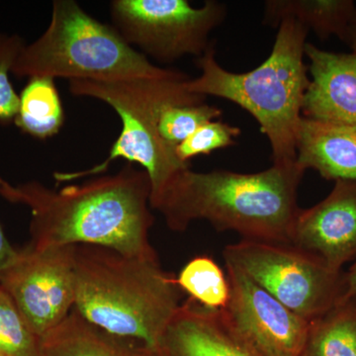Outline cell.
<instances>
[{
  "label": "cell",
  "mask_w": 356,
  "mask_h": 356,
  "mask_svg": "<svg viewBox=\"0 0 356 356\" xmlns=\"http://www.w3.org/2000/svg\"><path fill=\"white\" fill-rule=\"evenodd\" d=\"M40 339L0 286V356H39Z\"/></svg>",
  "instance_id": "44dd1931"
},
{
  "label": "cell",
  "mask_w": 356,
  "mask_h": 356,
  "mask_svg": "<svg viewBox=\"0 0 356 356\" xmlns=\"http://www.w3.org/2000/svg\"><path fill=\"white\" fill-rule=\"evenodd\" d=\"M303 356H356V298L311 321Z\"/></svg>",
  "instance_id": "ac0fdd59"
},
{
  "label": "cell",
  "mask_w": 356,
  "mask_h": 356,
  "mask_svg": "<svg viewBox=\"0 0 356 356\" xmlns=\"http://www.w3.org/2000/svg\"><path fill=\"white\" fill-rule=\"evenodd\" d=\"M304 173L297 163L273 165L257 173L189 168L173 178L152 209L175 232L204 220L217 231L236 232L243 240L289 243Z\"/></svg>",
  "instance_id": "7a4b0ae2"
},
{
  "label": "cell",
  "mask_w": 356,
  "mask_h": 356,
  "mask_svg": "<svg viewBox=\"0 0 356 356\" xmlns=\"http://www.w3.org/2000/svg\"><path fill=\"white\" fill-rule=\"evenodd\" d=\"M241 129L219 120L208 122L193 135L175 147L177 158L184 163L198 156H207L217 149L236 145Z\"/></svg>",
  "instance_id": "603a6c76"
},
{
  "label": "cell",
  "mask_w": 356,
  "mask_h": 356,
  "mask_svg": "<svg viewBox=\"0 0 356 356\" xmlns=\"http://www.w3.org/2000/svg\"><path fill=\"white\" fill-rule=\"evenodd\" d=\"M189 76L172 79H138L121 81H70L72 95L90 97L109 105L120 117V135L103 163L72 172H55L58 182L96 177L108 170L118 159L137 163L149 175L151 206L178 173L191 168L177 158L175 147L161 139L158 130L159 114L168 105L198 104L205 96L192 93L185 86Z\"/></svg>",
  "instance_id": "8992f818"
},
{
  "label": "cell",
  "mask_w": 356,
  "mask_h": 356,
  "mask_svg": "<svg viewBox=\"0 0 356 356\" xmlns=\"http://www.w3.org/2000/svg\"><path fill=\"white\" fill-rule=\"evenodd\" d=\"M175 282L189 298L211 310H222L228 304L231 289L226 271L208 255L187 262Z\"/></svg>",
  "instance_id": "d6986e66"
},
{
  "label": "cell",
  "mask_w": 356,
  "mask_h": 356,
  "mask_svg": "<svg viewBox=\"0 0 356 356\" xmlns=\"http://www.w3.org/2000/svg\"><path fill=\"white\" fill-rule=\"evenodd\" d=\"M17 34L0 33V124L14 123L19 109V95L10 81L16 58L25 46Z\"/></svg>",
  "instance_id": "7402d4cb"
},
{
  "label": "cell",
  "mask_w": 356,
  "mask_h": 356,
  "mask_svg": "<svg viewBox=\"0 0 356 356\" xmlns=\"http://www.w3.org/2000/svg\"><path fill=\"white\" fill-rule=\"evenodd\" d=\"M0 286L41 339L76 306V245L20 250L0 277Z\"/></svg>",
  "instance_id": "9c48e42d"
},
{
  "label": "cell",
  "mask_w": 356,
  "mask_h": 356,
  "mask_svg": "<svg viewBox=\"0 0 356 356\" xmlns=\"http://www.w3.org/2000/svg\"><path fill=\"white\" fill-rule=\"evenodd\" d=\"M356 296V261L343 274V294L339 304L350 301Z\"/></svg>",
  "instance_id": "d4e9b609"
},
{
  "label": "cell",
  "mask_w": 356,
  "mask_h": 356,
  "mask_svg": "<svg viewBox=\"0 0 356 356\" xmlns=\"http://www.w3.org/2000/svg\"><path fill=\"white\" fill-rule=\"evenodd\" d=\"M110 15L130 46L170 64L185 56L200 58L214 44L210 34L226 18L227 7L216 0L198 8L187 0H113Z\"/></svg>",
  "instance_id": "ba28073f"
},
{
  "label": "cell",
  "mask_w": 356,
  "mask_h": 356,
  "mask_svg": "<svg viewBox=\"0 0 356 356\" xmlns=\"http://www.w3.org/2000/svg\"><path fill=\"white\" fill-rule=\"evenodd\" d=\"M269 57L250 72L236 74L219 65L214 44L197 58L200 76L185 86L192 93L222 98L252 115L266 136L273 165L296 163V131L310 79L304 62L309 30L293 18L277 26Z\"/></svg>",
  "instance_id": "277c9868"
},
{
  "label": "cell",
  "mask_w": 356,
  "mask_h": 356,
  "mask_svg": "<svg viewBox=\"0 0 356 356\" xmlns=\"http://www.w3.org/2000/svg\"><path fill=\"white\" fill-rule=\"evenodd\" d=\"M161 356H264L233 329L221 310L188 298L161 337Z\"/></svg>",
  "instance_id": "7c38bea8"
},
{
  "label": "cell",
  "mask_w": 356,
  "mask_h": 356,
  "mask_svg": "<svg viewBox=\"0 0 356 356\" xmlns=\"http://www.w3.org/2000/svg\"><path fill=\"white\" fill-rule=\"evenodd\" d=\"M107 334L76 310L40 339L39 356H159L145 346Z\"/></svg>",
  "instance_id": "9a60e30c"
},
{
  "label": "cell",
  "mask_w": 356,
  "mask_h": 356,
  "mask_svg": "<svg viewBox=\"0 0 356 356\" xmlns=\"http://www.w3.org/2000/svg\"><path fill=\"white\" fill-rule=\"evenodd\" d=\"M341 41L350 49L351 53L356 54V13Z\"/></svg>",
  "instance_id": "484cf974"
},
{
  "label": "cell",
  "mask_w": 356,
  "mask_h": 356,
  "mask_svg": "<svg viewBox=\"0 0 356 356\" xmlns=\"http://www.w3.org/2000/svg\"><path fill=\"white\" fill-rule=\"evenodd\" d=\"M355 13L353 0H267L264 22L277 27L281 20L293 18L321 40L334 35L341 41Z\"/></svg>",
  "instance_id": "2e32d148"
},
{
  "label": "cell",
  "mask_w": 356,
  "mask_h": 356,
  "mask_svg": "<svg viewBox=\"0 0 356 356\" xmlns=\"http://www.w3.org/2000/svg\"><path fill=\"white\" fill-rule=\"evenodd\" d=\"M222 113L221 109L206 102L168 105L159 114V136L175 149L208 122L219 119Z\"/></svg>",
  "instance_id": "ffe728a7"
},
{
  "label": "cell",
  "mask_w": 356,
  "mask_h": 356,
  "mask_svg": "<svg viewBox=\"0 0 356 356\" xmlns=\"http://www.w3.org/2000/svg\"><path fill=\"white\" fill-rule=\"evenodd\" d=\"M74 309L119 339L156 350L178 309L181 290L159 259H145L96 245H76Z\"/></svg>",
  "instance_id": "3957f363"
},
{
  "label": "cell",
  "mask_w": 356,
  "mask_h": 356,
  "mask_svg": "<svg viewBox=\"0 0 356 356\" xmlns=\"http://www.w3.org/2000/svg\"><path fill=\"white\" fill-rule=\"evenodd\" d=\"M296 163L327 180L356 181V125L302 116L296 131Z\"/></svg>",
  "instance_id": "5bb4252c"
},
{
  "label": "cell",
  "mask_w": 356,
  "mask_h": 356,
  "mask_svg": "<svg viewBox=\"0 0 356 356\" xmlns=\"http://www.w3.org/2000/svg\"><path fill=\"white\" fill-rule=\"evenodd\" d=\"M222 257L308 322L331 310L343 297V271L332 270L288 243L242 240L227 245Z\"/></svg>",
  "instance_id": "52a82bcc"
},
{
  "label": "cell",
  "mask_w": 356,
  "mask_h": 356,
  "mask_svg": "<svg viewBox=\"0 0 356 356\" xmlns=\"http://www.w3.org/2000/svg\"><path fill=\"white\" fill-rule=\"evenodd\" d=\"M288 245L341 271L356 257V181L337 180L324 200L300 209Z\"/></svg>",
  "instance_id": "8fae6325"
},
{
  "label": "cell",
  "mask_w": 356,
  "mask_h": 356,
  "mask_svg": "<svg viewBox=\"0 0 356 356\" xmlns=\"http://www.w3.org/2000/svg\"><path fill=\"white\" fill-rule=\"evenodd\" d=\"M159 356H161V355H159Z\"/></svg>",
  "instance_id": "4316f807"
},
{
  "label": "cell",
  "mask_w": 356,
  "mask_h": 356,
  "mask_svg": "<svg viewBox=\"0 0 356 356\" xmlns=\"http://www.w3.org/2000/svg\"><path fill=\"white\" fill-rule=\"evenodd\" d=\"M65 111L55 79L31 77L19 95V109L14 124L35 139L46 140L60 132Z\"/></svg>",
  "instance_id": "e0dca14e"
},
{
  "label": "cell",
  "mask_w": 356,
  "mask_h": 356,
  "mask_svg": "<svg viewBox=\"0 0 356 356\" xmlns=\"http://www.w3.org/2000/svg\"><path fill=\"white\" fill-rule=\"evenodd\" d=\"M355 298H356V296H355Z\"/></svg>",
  "instance_id": "83f0119b"
},
{
  "label": "cell",
  "mask_w": 356,
  "mask_h": 356,
  "mask_svg": "<svg viewBox=\"0 0 356 356\" xmlns=\"http://www.w3.org/2000/svg\"><path fill=\"white\" fill-rule=\"evenodd\" d=\"M151 192L149 175L132 163L60 191L36 180L0 181V196L31 212L30 247L96 245L145 259H159L149 242Z\"/></svg>",
  "instance_id": "6da1fadb"
},
{
  "label": "cell",
  "mask_w": 356,
  "mask_h": 356,
  "mask_svg": "<svg viewBox=\"0 0 356 356\" xmlns=\"http://www.w3.org/2000/svg\"><path fill=\"white\" fill-rule=\"evenodd\" d=\"M229 283L222 315L241 337L264 356H301L310 322L280 303L248 277L240 267L225 261Z\"/></svg>",
  "instance_id": "30bf717a"
},
{
  "label": "cell",
  "mask_w": 356,
  "mask_h": 356,
  "mask_svg": "<svg viewBox=\"0 0 356 356\" xmlns=\"http://www.w3.org/2000/svg\"><path fill=\"white\" fill-rule=\"evenodd\" d=\"M310 83L302 116L356 125V54L334 53L306 43Z\"/></svg>",
  "instance_id": "4fadbf2b"
},
{
  "label": "cell",
  "mask_w": 356,
  "mask_h": 356,
  "mask_svg": "<svg viewBox=\"0 0 356 356\" xmlns=\"http://www.w3.org/2000/svg\"><path fill=\"white\" fill-rule=\"evenodd\" d=\"M13 76L121 81L172 79L185 74L154 65L114 27L91 17L74 0H55L48 28L23 47Z\"/></svg>",
  "instance_id": "5b68a950"
},
{
  "label": "cell",
  "mask_w": 356,
  "mask_h": 356,
  "mask_svg": "<svg viewBox=\"0 0 356 356\" xmlns=\"http://www.w3.org/2000/svg\"><path fill=\"white\" fill-rule=\"evenodd\" d=\"M0 177V181H1ZM20 250H16L13 247L8 238H6V233L0 224V277L9 268L14 262L17 261L19 257Z\"/></svg>",
  "instance_id": "cb8c5ba5"
}]
</instances>
